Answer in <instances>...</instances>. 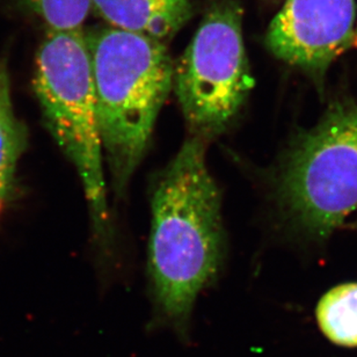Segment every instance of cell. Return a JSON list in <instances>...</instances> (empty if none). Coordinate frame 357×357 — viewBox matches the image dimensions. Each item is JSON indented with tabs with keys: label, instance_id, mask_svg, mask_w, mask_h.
I'll return each mask as SVG.
<instances>
[{
	"label": "cell",
	"instance_id": "8992f818",
	"mask_svg": "<svg viewBox=\"0 0 357 357\" xmlns=\"http://www.w3.org/2000/svg\"><path fill=\"white\" fill-rule=\"evenodd\" d=\"M355 0H285L271 20L266 45L278 59L317 79L354 47Z\"/></svg>",
	"mask_w": 357,
	"mask_h": 357
},
{
	"label": "cell",
	"instance_id": "8fae6325",
	"mask_svg": "<svg viewBox=\"0 0 357 357\" xmlns=\"http://www.w3.org/2000/svg\"><path fill=\"white\" fill-rule=\"evenodd\" d=\"M354 47H356V48H357V24H356V31H355Z\"/></svg>",
	"mask_w": 357,
	"mask_h": 357
},
{
	"label": "cell",
	"instance_id": "30bf717a",
	"mask_svg": "<svg viewBox=\"0 0 357 357\" xmlns=\"http://www.w3.org/2000/svg\"><path fill=\"white\" fill-rule=\"evenodd\" d=\"M38 17L47 29H77L84 27L91 10V0H19Z\"/></svg>",
	"mask_w": 357,
	"mask_h": 357
},
{
	"label": "cell",
	"instance_id": "3957f363",
	"mask_svg": "<svg viewBox=\"0 0 357 357\" xmlns=\"http://www.w3.org/2000/svg\"><path fill=\"white\" fill-rule=\"evenodd\" d=\"M33 82L49 131L79 174L94 229L103 236L108 222L103 149L84 27L45 29Z\"/></svg>",
	"mask_w": 357,
	"mask_h": 357
},
{
	"label": "cell",
	"instance_id": "7c38bea8",
	"mask_svg": "<svg viewBox=\"0 0 357 357\" xmlns=\"http://www.w3.org/2000/svg\"><path fill=\"white\" fill-rule=\"evenodd\" d=\"M354 227H355V229H357V220H356V222H355V223H354Z\"/></svg>",
	"mask_w": 357,
	"mask_h": 357
},
{
	"label": "cell",
	"instance_id": "ba28073f",
	"mask_svg": "<svg viewBox=\"0 0 357 357\" xmlns=\"http://www.w3.org/2000/svg\"><path fill=\"white\" fill-rule=\"evenodd\" d=\"M316 318L321 333L339 347L357 348V283H342L320 298Z\"/></svg>",
	"mask_w": 357,
	"mask_h": 357
},
{
	"label": "cell",
	"instance_id": "5b68a950",
	"mask_svg": "<svg viewBox=\"0 0 357 357\" xmlns=\"http://www.w3.org/2000/svg\"><path fill=\"white\" fill-rule=\"evenodd\" d=\"M243 14L237 0H215L174 66L182 114L192 135L206 141L230 126L253 85Z\"/></svg>",
	"mask_w": 357,
	"mask_h": 357
},
{
	"label": "cell",
	"instance_id": "277c9868",
	"mask_svg": "<svg viewBox=\"0 0 357 357\" xmlns=\"http://www.w3.org/2000/svg\"><path fill=\"white\" fill-rule=\"evenodd\" d=\"M278 195L309 234L327 238L357 209V105L337 102L301 135L285 160Z\"/></svg>",
	"mask_w": 357,
	"mask_h": 357
},
{
	"label": "cell",
	"instance_id": "6da1fadb",
	"mask_svg": "<svg viewBox=\"0 0 357 357\" xmlns=\"http://www.w3.org/2000/svg\"><path fill=\"white\" fill-rule=\"evenodd\" d=\"M149 245L155 318L189 335L199 292L223 264L225 234L220 189L206 162V139L192 135L162 171L152 194Z\"/></svg>",
	"mask_w": 357,
	"mask_h": 357
},
{
	"label": "cell",
	"instance_id": "9c48e42d",
	"mask_svg": "<svg viewBox=\"0 0 357 357\" xmlns=\"http://www.w3.org/2000/svg\"><path fill=\"white\" fill-rule=\"evenodd\" d=\"M26 146V131L14 112L10 75L0 59V213Z\"/></svg>",
	"mask_w": 357,
	"mask_h": 357
},
{
	"label": "cell",
	"instance_id": "52a82bcc",
	"mask_svg": "<svg viewBox=\"0 0 357 357\" xmlns=\"http://www.w3.org/2000/svg\"><path fill=\"white\" fill-rule=\"evenodd\" d=\"M91 10L112 27L162 41L192 19L194 0H91Z\"/></svg>",
	"mask_w": 357,
	"mask_h": 357
},
{
	"label": "cell",
	"instance_id": "7a4b0ae2",
	"mask_svg": "<svg viewBox=\"0 0 357 357\" xmlns=\"http://www.w3.org/2000/svg\"><path fill=\"white\" fill-rule=\"evenodd\" d=\"M100 135L115 192L139 165L174 82V64L159 40L112 26L86 31Z\"/></svg>",
	"mask_w": 357,
	"mask_h": 357
}]
</instances>
